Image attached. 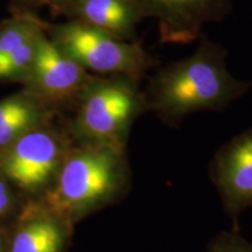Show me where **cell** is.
Returning <instances> with one entry per match:
<instances>
[{
  "mask_svg": "<svg viewBox=\"0 0 252 252\" xmlns=\"http://www.w3.org/2000/svg\"><path fill=\"white\" fill-rule=\"evenodd\" d=\"M226 50L201 37L188 58L160 69L144 90L147 111L176 126L194 112L222 111L252 89V81L232 76L226 65Z\"/></svg>",
  "mask_w": 252,
  "mask_h": 252,
  "instance_id": "obj_1",
  "label": "cell"
},
{
  "mask_svg": "<svg viewBox=\"0 0 252 252\" xmlns=\"http://www.w3.org/2000/svg\"><path fill=\"white\" fill-rule=\"evenodd\" d=\"M132 189L126 150L105 145H81L68 152L46 206L67 220L121 202Z\"/></svg>",
  "mask_w": 252,
  "mask_h": 252,
  "instance_id": "obj_2",
  "label": "cell"
},
{
  "mask_svg": "<svg viewBox=\"0 0 252 252\" xmlns=\"http://www.w3.org/2000/svg\"><path fill=\"white\" fill-rule=\"evenodd\" d=\"M77 102L72 132L82 145L126 150L132 125L147 111L139 80L128 76H93Z\"/></svg>",
  "mask_w": 252,
  "mask_h": 252,
  "instance_id": "obj_3",
  "label": "cell"
},
{
  "mask_svg": "<svg viewBox=\"0 0 252 252\" xmlns=\"http://www.w3.org/2000/svg\"><path fill=\"white\" fill-rule=\"evenodd\" d=\"M47 35L64 54L99 76H128L140 80L153 59L138 42L119 40L77 20L48 26Z\"/></svg>",
  "mask_w": 252,
  "mask_h": 252,
  "instance_id": "obj_4",
  "label": "cell"
},
{
  "mask_svg": "<svg viewBox=\"0 0 252 252\" xmlns=\"http://www.w3.org/2000/svg\"><path fill=\"white\" fill-rule=\"evenodd\" d=\"M68 152L61 135L43 125L4 147L0 166L15 184L35 190L54 184Z\"/></svg>",
  "mask_w": 252,
  "mask_h": 252,
  "instance_id": "obj_5",
  "label": "cell"
},
{
  "mask_svg": "<svg viewBox=\"0 0 252 252\" xmlns=\"http://www.w3.org/2000/svg\"><path fill=\"white\" fill-rule=\"evenodd\" d=\"M209 176L234 229L238 230L239 216L252 208V127L217 150Z\"/></svg>",
  "mask_w": 252,
  "mask_h": 252,
  "instance_id": "obj_6",
  "label": "cell"
},
{
  "mask_svg": "<svg viewBox=\"0 0 252 252\" xmlns=\"http://www.w3.org/2000/svg\"><path fill=\"white\" fill-rule=\"evenodd\" d=\"M86 69L69 58L46 34L40 41L25 90L49 108L77 99L91 80Z\"/></svg>",
  "mask_w": 252,
  "mask_h": 252,
  "instance_id": "obj_7",
  "label": "cell"
},
{
  "mask_svg": "<svg viewBox=\"0 0 252 252\" xmlns=\"http://www.w3.org/2000/svg\"><path fill=\"white\" fill-rule=\"evenodd\" d=\"M143 18L157 20L160 39L167 43H188L202 28L228 14L231 0H134Z\"/></svg>",
  "mask_w": 252,
  "mask_h": 252,
  "instance_id": "obj_8",
  "label": "cell"
},
{
  "mask_svg": "<svg viewBox=\"0 0 252 252\" xmlns=\"http://www.w3.org/2000/svg\"><path fill=\"white\" fill-rule=\"evenodd\" d=\"M46 31L47 24L28 11L0 24V83H26Z\"/></svg>",
  "mask_w": 252,
  "mask_h": 252,
  "instance_id": "obj_9",
  "label": "cell"
},
{
  "mask_svg": "<svg viewBox=\"0 0 252 252\" xmlns=\"http://www.w3.org/2000/svg\"><path fill=\"white\" fill-rule=\"evenodd\" d=\"M63 13L130 42H137V25L144 19L134 0H77Z\"/></svg>",
  "mask_w": 252,
  "mask_h": 252,
  "instance_id": "obj_10",
  "label": "cell"
},
{
  "mask_svg": "<svg viewBox=\"0 0 252 252\" xmlns=\"http://www.w3.org/2000/svg\"><path fill=\"white\" fill-rule=\"evenodd\" d=\"M49 106L24 89L0 100V149L14 143L18 138L45 125Z\"/></svg>",
  "mask_w": 252,
  "mask_h": 252,
  "instance_id": "obj_11",
  "label": "cell"
},
{
  "mask_svg": "<svg viewBox=\"0 0 252 252\" xmlns=\"http://www.w3.org/2000/svg\"><path fill=\"white\" fill-rule=\"evenodd\" d=\"M68 220L50 208L17 232L12 252H63L68 241Z\"/></svg>",
  "mask_w": 252,
  "mask_h": 252,
  "instance_id": "obj_12",
  "label": "cell"
},
{
  "mask_svg": "<svg viewBox=\"0 0 252 252\" xmlns=\"http://www.w3.org/2000/svg\"><path fill=\"white\" fill-rule=\"evenodd\" d=\"M207 252H252V242L245 239L239 230L232 229L214 236L207 245Z\"/></svg>",
  "mask_w": 252,
  "mask_h": 252,
  "instance_id": "obj_13",
  "label": "cell"
},
{
  "mask_svg": "<svg viewBox=\"0 0 252 252\" xmlns=\"http://www.w3.org/2000/svg\"><path fill=\"white\" fill-rule=\"evenodd\" d=\"M28 1L34 2L36 5H47L49 7L63 12L77 0H28Z\"/></svg>",
  "mask_w": 252,
  "mask_h": 252,
  "instance_id": "obj_14",
  "label": "cell"
},
{
  "mask_svg": "<svg viewBox=\"0 0 252 252\" xmlns=\"http://www.w3.org/2000/svg\"><path fill=\"white\" fill-rule=\"evenodd\" d=\"M9 201H11V195L4 182L0 180V214L5 213L9 206Z\"/></svg>",
  "mask_w": 252,
  "mask_h": 252,
  "instance_id": "obj_15",
  "label": "cell"
},
{
  "mask_svg": "<svg viewBox=\"0 0 252 252\" xmlns=\"http://www.w3.org/2000/svg\"><path fill=\"white\" fill-rule=\"evenodd\" d=\"M0 252H1V239H0Z\"/></svg>",
  "mask_w": 252,
  "mask_h": 252,
  "instance_id": "obj_16",
  "label": "cell"
}]
</instances>
